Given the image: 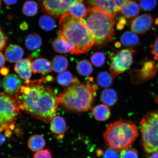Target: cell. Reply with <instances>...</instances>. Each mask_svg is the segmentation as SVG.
<instances>
[{
    "label": "cell",
    "mask_w": 158,
    "mask_h": 158,
    "mask_svg": "<svg viewBox=\"0 0 158 158\" xmlns=\"http://www.w3.org/2000/svg\"><path fill=\"white\" fill-rule=\"evenodd\" d=\"M1 81H0V87H1Z\"/></svg>",
    "instance_id": "c3c4849f"
},
{
    "label": "cell",
    "mask_w": 158,
    "mask_h": 158,
    "mask_svg": "<svg viewBox=\"0 0 158 158\" xmlns=\"http://www.w3.org/2000/svg\"><path fill=\"white\" fill-rule=\"evenodd\" d=\"M86 9L82 2H77L70 6L69 13L73 16L81 19L85 14Z\"/></svg>",
    "instance_id": "484cf974"
},
{
    "label": "cell",
    "mask_w": 158,
    "mask_h": 158,
    "mask_svg": "<svg viewBox=\"0 0 158 158\" xmlns=\"http://www.w3.org/2000/svg\"><path fill=\"white\" fill-rule=\"evenodd\" d=\"M52 78L48 76L30 80L21 86L14 96L19 110L45 123L51 121L56 116L59 100L53 89L44 83Z\"/></svg>",
    "instance_id": "6da1fadb"
},
{
    "label": "cell",
    "mask_w": 158,
    "mask_h": 158,
    "mask_svg": "<svg viewBox=\"0 0 158 158\" xmlns=\"http://www.w3.org/2000/svg\"><path fill=\"white\" fill-rule=\"evenodd\" d=\"M31 70L34 73H38L47 74L52 72V64L47 59L40 58L36 59L31 63Z\"/></svg>",
    "instance_id": "5bb4252c"
},
{
    "label": "cell",
    "mask_w": 158,
    "mask_h": 158,
    "mask_svg": "<svg viewBox=\"0 0 158 158\" xmlns=\"http://www.w3.org/2000/svg\"><path fill=\"white\" fill-rule=\"evenodd\" d=\"M12 135L11 130L7 129L5 130V136L6 138H10Z\"/></svg>",
    "instance_id": "b9f144b4"
},
{
    "label": "cell",
    "mask_w": 158,
    "mask_h": 158,
    "mask_svg": "<svg viewBox=\"0 0 158 158\" xmlns=\"http://www.w3.org/2000/svg\"><path fill=\"white\" fill-rule=\"evenodd\" d=\"M1 0H0V9H1Z\"/></svg>",
    "instance_id": "7dc6e473"
},
{
    "label": "cell",
    "mask_w": 158,
    "mask_h": 158,
    "mask_svg": "<svg viewBox=\"0 0 158 158\" xmlns=\"http://www.w3.org/2000/svg\"><path fill=\"white\" fill-rule=\"evenodd\" d=\"M111 74L106 72H102L98 76V83L102 87L108 88L111 86L113 80Z\"/></svg>",
    "instance_id": "f546056e"
},
{
    "label": "cell",
    "mask_w": 158,
    "mask_h": 158,
    "mask_svg": "<svg viewBox=\"0 0 158 158\" xmlns=\"http://www.w3.org/2000/svg\"><path fill=\"white\" fill-rule=\"evenodd\" d=\"M142 133L141 143L148 154L158 151V110L144 116L140 123Z\"/></svg>",
    "instance_id": "8992f818"
},
{
    "label": "cell",
    "mask_w": 158,
    "mask_h": 158,
    "mask_svg": "<svg viewBox=\"0 0 158 158\" xmlns=\"http://www.w3.org/2000/svg\"><path fill=\"white\" fill-rule=\"evenodd\" d=\"M76 70L78 73L82 76H89L92 73V64L87 60H82L77 64Z\"/></svg>",
    "instance_id": "d4e9b609"
},
{
    "label": "cell",
    "mask_w": 158,
    "mask_h": 158,
    "mask_svg": "<svg viewBox=\"0 0 158 158\" xmlns=\"http://www.w3.org/2000/svg\"><path fill=\"white\" fill-rule=\"evenodd\" d=\"M157 4V0H141L139 3L141 9L147 11L153 9Z\"/></svg>",
    "instance_id": "1f68e13d"
},
{
    "label": "cell",
    "mask_w": 158,
    "mask_h": 158,
    "mask_svg": "<svg viewBox=\"0 0 158 158\" xmlns=\"http://www.w3.org/2000/svg\"><path fill=\"white\" fill-rule=\"evenodd\" d=\"M4 2L7 6H11L15 5L17 3L18 0H3Z\"/></svg>",
    "instance_id": "74e56055"
},
{
    "label": "cell",
    "mask_w": 158,
    "mask_h": 158,
    "mask_svg": "<svg viewBox=\"0 0 158 158\" xmlns=\"http://www.w3.org/2000/svg\"><path fill=\"white\" fill-rule=\"evenodd\" d=\"M39 24L40 28L45 31H50L56 27L54 19L47 15H43L40 18Z\"/></svg>",
    "instance_id": "4316f807"
},
{
    "label": "cell",
    "mask_w": 158,
    "mask_h": 158,
    "mask_svg": "<svg viewBox=\"0 0 158 158\" xmlns=\"http://www.w3.org/2000/svg\"><path fill=\"white\" fill-rule=\"evenodd\" d=\"M120 11L126 19H130L137 16L139 13L140 8L135 2L128 1L122 6Z\"/></svg>",
    "instance_id": "e0dca14e"
},
{
    "label": "cell",
    "mask_w": 158,
    "mask_h": 158,
    "mask_svg": "<svg viewBox=\"0 0 158 158\" xmlns=\"http://www.w3.org/2000/svg\"><path fill=\"white\" fill-rule=\"evenodd\" d=\"M5 58L2 53L0 52V68H2L5 64Z\"/></svg>",
    "instance_id": "ab89813d"
},
{
    "label": "cell",
    "mask_w": 158,
    "mask_h": 158,
    "mask_svg": "<svg viewBox=\"0 0 158 158\" xmlns=\"http://www.w3.org/2000/svg\"><path fill=\"white\" fill-rule=\"evenodd\" d=\"M151 53L154 55V59L158 61V48L152 49Z\"/></svg>",
    "instance_id": "f35d334b"
},
{
    "label": "cell",
    "mask_w": 158,
    "mask_h": 158,
    "mask_svg": "<svg viewBox=\"0 0 158 158\" xmlns=\"http://www.w3.org/2000/svg\"><path fill=\"white\" fill-rule=\"evenodd\" d=\"M6 141L5 136L1 134H0V146L1 145L5 143Z\"/></svg>",
    "instance_id": "ee69618b"
},
{
    "label": "cell",
    "mask_w": 158,
    "mask_h": 158,
    "mask_svg": "<svg viewBox=\"0 0 158 158\" xmlns=\"http://www.w3.org/2000/svg\"><path fill=\"white\" fill-rule=\"evenodd\" d=\"M126 24V20L125 18H120L117 24V28L118 29L122 30Z\"/></svg>",
    "instance_id": "8d00e7d4"
},
{
    "label": "cell",
    "mask_w": 158,
    "mask_h": 158,
    "mask_svg": "<svg viewBox=\"0 0 158 158\" xmlns=\"http://www.w3.org/2000/svg\"><path fill=\"white\" fill-rule=\"evenodd\" d=\"M129 0H88L90 5L115 15Z\"/></svg>",
    "instance_id": "30bf717a"
},
{
    "label": "cell",
    "mask_w": 158,
    "mask_h": 158,
    "mask_svg": "<svg viewBox=\"0 0 158 158\" xmlns=\"http://www.w3.org/2000/svg\"><path fill=\"white\" fill-rule=\"evenodd\" d=\"M97 85L80 81L73 84L59 94V104L67 111L82 113L92 108Z\"/></svg>",
    "instance_id": "3957f363"
},
{
    "label": "cell",
    "mask_w": 158,
    "mask_h": 158,
    "mask_svg": "<svg viewBox=\"0 0 158 158\" xmlns=\"http://www.w3.org/2000/svg\"><path fill=\"white\" fill-rule=\"evenodd\" d=\"M59 26L58 35L73 46L74 49L71 54L85 53L95 44L92 33L80 19L73 16L69 13L61 17Z\"/></svg>",
    "instance_id": "7a4b0ae2"
},
{
    "label": "cell",
    "mask_w": 158,
    "mask_h": 158,
    "mask_svg": "<svg viewBox=\"0 0 158 158\" xmlns=\"http://www.w3.org/2000/svg\"><path fill=\"white\" fill-rule=\"evenodd\" d=\"M120 158H138L137 150L133 148H127L121 151Z\"/></svg>",
    "instance_id": "d6a6232c"
},
{
    "label": "cell",
    "mask_w": 158,
    "mask_h": 158,
    "mask_svg": "<svg viewBox=\"0 0 158 158\" xmlns=\"http://www.w3.org/2000/svg\"><path fill=\"white\" fill-rule=\"evenodd\" d=\"M135 51L132 48L122 49L111 57L110 72L113 78L117 77L130 68L133 62Z\"/></svg>",
    "instance_id": "ba28073f"
},
{
    "label": "cell",
    "mask_w": 158,
    "mask_h": 158,
    "mask_svg": "<svg viewBox=\"0 0 158 158\" xmlns=\"http://www.w3.org/2000/svg\"><path fill=\"white\" fill-rule=\"evenodd\" d=\"M33 158H52L50 151L48 149L41 150L35 153Z\"/></svg>",
    "instance_id": "836d02e7"
},
{
    "label": "cell",
    "mask_w": 158,
    "mask_h": 158,
    "mask_svg": "<svg viewBox=\"0 0 158 158\" xmlns=\"http://www.w3.org/2000/svg\"><path fill=\"white\" fill-rule=\"evenodd\" d=\"M23 54V51L21 47L17 45H11L6 49L5 57L9 62L15 63L21 60Z\"/></svg>",
    "instance_id": "2e32d148"
},
{
    "label": "cell",
    "mask_w": 158,
    "mask_h": 158,
    "mask_svg": "<svg viewBox=\"0 0 158 158\" xmlns=\"http://www.w3.org/2000/svg\"><path fill=\"white\" fill-rule=\"evenodd\" d=\"M120 42L123 46L132 48L139 43V39L138 35L133 31H126L122 35L120 39Z\"/></svg>",
    "instance_id": "d6986e66"
},
{
    "label": "cell",
    "mask_w": 158,
    "mask_h": 158,
    "mask_svg": "<svg viewBox=\"0 0 158 158\" xmlns=\"http://www.w3.org/2000/svg\"><path fill=\"white\" fill-rule=\"evenodd\" d=\"M93 113L95 119L100 121L108 120L111 114L110 108L103 104L96 106L93 110Z\"/></svg>",
    "instance_id": "ffe728a7"
},
{
    "label": "cell",
    "mask_w": 158,
    "mask_h": 158,
    "mask_svg": "<svg viewBox=\"0 0 158 158\" xmlns=\"http://www.w3.org/2000/svg\"><path fill=\"white\" fill-rule=\"evenodd\" d=\"M104 158H120L117 151L109 148L106 150L104 154Z\"/></svg>",
    "instance_id": "e575fe53"
},
{
    "label": "cell",
    "mask_w": 158,
    "mask_h": 158,
    "mask_svg": "<svg viewBox=\"0 0 158 158\" xmlns=\"http://www.w3.org/2000/svg\"><path fill=\"white\" fill-rule=\"evenodd\" d=\"M50 129L56 135H62L66 131V122L64 118L60 116H55L51 120Z\"/></svg>",
    "instance_id": "ac0fdd59"
},
{
    "label": "cell",
    "mask_w": 158,
    "mask_h": 158,
    "mask_svg": "<svg viewBox=\"0 0 158 158\" xmlns=\"http://www.w3.org/2000/svg\"><path fill=\"white\" fill-rule=\"evenodd\" d=\"M152 49L156 48H158V38L156 40L153 44L151 46Z\"/></svg>",
    "instance_id": "f6af8a7d"
},
{
    "label": "cell",
    "mask_w": 158,
    "mask_h": 158,
    "mask_svg": "<svg viewBox=\"0 0 158 158\" xmlns=\"http://www.w3.org/2000/svg\"><path fill=\"white\" fill-rule=\"evenodd\" d=\"M117 99V94L112 89H105L101 94V100L104 104L108 106H114Z\"/></svg>",
    "instance_id": "603a6c76"
},
{
    "label": "cell",
    "mask_w": 158,
    "mask_h": 158,
    "mask_svg": "<svg viewBox=\"0 0 158 158\" xmlns=\"http://www.w3.org/2000/svg\"><path fill=\"white\" fill-rule=\"evenodd\" d=\"M148 158H158V151L153 153L152 155Z\"/></svg>",
    "instance_id": "bcb514c9"
},
{
    "label": "cell",
    "mask_w": 158,
    "mask_h": 158,
    "mask_svg": "<svg viewBox=\"0 0 158 158\" xmlns=\"http://www.w3.org/2000/svg\"><path fill=\"white\" fill-rule=\"evenodd\" d=\"M92 64L94 66L100 68L103 65L105 62V55L103 52H96L92 55L90 58Z\"/></svg>",
    "instance_id": "4dcf8cb0"
},
{
    "label": "cell",
    "mask_w": 158,
    "mask_h": 158,
    "mask_svg": "<svg viewBox=\"0 0 158 158\" xmlns=\"http://www.w3.org/2000/svg\"><path fill=\"white\" fill-rule=\"evenodd\" d=\"M7 41V37L0 27V50L5 48Z\"/></svg>",
    "instance_id": "d590c367"
},
{
    "label": "cell",
    "mask_w": 158,
    "mask_h": 158,
    "mask_svg": "<svg viewBox=\"0 0 158 158\" xmlns=\"http://www.w3.org/2000/svg\"><path fill=\"white\" fill-rule=\"evenodd\" d=\"M51 64L54 72L60 73L68 69L69 62L66 57L62 55H57L53 58Z\"/></svg>",
    "instance_id": "cb8c5ba5"
},
{
    "label": "cell",
    "mask_w": 158,
    "mask_h": 158,
    "mask_svg": "<svg viewBox=\"0 0 158 158\" xmlns=\"http://www.w3.org/2000/svg\"><path fill=\"white\" fill-rule=\"evenodd\" d=\"M9 71L8 69L3 67V68H2L0 70V73L3 76H6L9 73Z\"/></svg>",
    "instance_id": "60d3db41"
},
{
    "label": "cell",
    "mask_w": 158,
    "mask_h": 158,
    "mask_svg": "<svg viewBox=\"0 0 158 158\" xmlns=\"http://www.w3.org/2000/svg\"><path fill=\"white\" fill-rule=\"evenodd\" d=\"M154 22L153 17L151 15H143L132 21L130 28L135 33L143 34L151 29Z\"/></svg>",
    "instance_id": "8fae6325"
},
{
    "label": "cell",
    "mask_w": 158,
    "mask_h": 158,
    "mask_svg": "<svg viewBox=\"0 0 158 158\" xmlns=\"http://www.w3.org/2000/svg\"><path fill=\"white\" fill-rule=\"evenodd\" d=\"M45 145L44 138L38 134L31 136L27 142L29 149L33 152H37L42 150Z\"/></svg>",
    "instance_id": "44dd1931"
},
{
    "label": "cell",
    "mask_w": 158,
    "mask_h": 158,
    "mask_svg": "<svg viewBox=\"0 0 158 158\" xmlns=\"http://www.w3.org/2000/svg\"><path fill=\"white\" fill-rule=\"evenodd\" d=\"M52 45L56 52L61 54L70 53L71 54L74 49L73 46L72 44L59 35L53 41Z\"/></svg>",
    "instance_id": "9a60e30c"
},
{
    "label": "cell",
    "mask_w": 158,
    "mask_h": 158,
    "mask_svg": "<svg viewBox=\"0 0 158 158\" xmlns=\"http://www.w3.org/2000/svg\"><path fill=\"white\" fill-rule=\"evenodd\" d=\"M28 25L27 24V23H23L20 25V28L22 30H26L27 28H28Z\"/></svg>",
    "instance_id": "7bdbcfd3"
},
{
    "label": "cell",
    "mask_w": 158,
    "mask_h": 158,
    "mask_svg": "<svg viewBox=\"0 0 158 158\" xmlns=\"http://www.w3.org/2000/svg\"><path fill=\"white\" fill-rule=\"evenodd\" d=\"M83 0H40L43 10L49 15L59 17L69 13L73 4Z\"/></svg>",
    "instance_id": "9c48e42d"
},
{
    "label": "cell",
    "mask_w": 158,
    "mask_h": 158,
    "mask_svg": "<svg viewBox=\"0 0 158 158\" xmlns=\"http://www.w3.org/2000/svg\"><path fill=\"white\" fill-rule=\"evenodd\" d=\"M115 15L96 7H89L80 19L94 37L95 44L102 46L113 40Z\"/></svg>",
    "instance_id": "277c9868"
},
{
    "label": "cell",
    "mask_w": 158,
    "mask_h": 158,
    "mask_svg": "<svg viewBox=\"0 0 158 158\" xmlns=\"http://www.w3.org/2000/svg\"><path fill=\"white\" fill-rule=\"evenodd\" d=\"M21 85L20 79L16 75L14 74L6 76L2 81V86L5 92L11 95L16 94Z\"/></svg>",
    "instance_id": "4fadbf2b"
},
{
    "label": "cell",
    "mask_w": 158,
    "mask_h": 158,
    "mask_svg": "<svg viewBox=\"0 0 158 158\" xmlns=\"http://www.w3.org/2000/svg\"><path fill=\"white\" fill-rule=\"evenodd\" d=\"M138 135L137 127L133 122L120 120L109 125L103 137L109 148L121 151L131 146Z\"/></svg>",
    "instance_id": "5b68a950"
},
{
    "label": "cell",
    "mask_w": 158,
    "mask_h": 158,
    "mask_svg": "<svg viewBox=\"0 0 158 158\" xmlns=\"http://www.w3.org/2000/svg\"><path fill=\"white\" fill-rule=\"evenodd\" d=\"M136 1H141V0H136Z\"/></svg>",
    "instance_id": "681fc988"
},
{
    "label": "cell",
    "mask_w": 158,
    "mask_h": 158,
    "mask_svg": "<svg viewBox=\"0 0 158 158\" xmlns=\"http://www.w3.org/2000/svg\"><path fill=\"white\" fill-rule=\"evenodd\" d=\"M19 110L14 96L5 92L0 94V132L15 129L14 122L20 114Z\"/></svg>",
    "instance_id": "52a82bcc"
},
{
    "label": "cell",
    "mask_w": 158,
    "mask_h": 158,
    "mask_svg": "<svg viewBox=\"0 0 158 158\" xmlns=\"http://www.w3.org/2000/svg\"><path fill=\"white\" fill-rule=\"evenodd\" d=\"M22 11L23 14L27 16H33L38 13V5L34 1H27L23 5Z\"/></svg>",
    "instance_id": "f1b7e54d"
},
{
    "label": "cell",
    "mask_w": 158,
    "mask_h": 158,
    "mask_svg": "<svg viewBox=\"0 0 158 158\" xmlns=\"http://www.w3.org/2000/svg\"><path fill=\"white\" fill-rule=\"evenodd\" d=\"M42 39L37 33H30L27 37L25 40L26 46L30 51H34L38 49L42 45Z\"/></svg>",
    "instance_id": "7402d4cb"
},
{
    "label": "cell",
    "mask_w": 158,
    "mask_h": 158,
    "mask_svg": "<svg viewBox=\"0 0 158 158\" xmlns=\"http://www.w3.org/2000/svg\"><path fill=\"white\" fill-rule=\"evenodd\" d=\"M32 57L29 56L26 59H21L16 64L15 70L20 77L25 81L27 83L31 78L32 70L31 69Z\"/></svg>",
    "instance_id": "7c38bea8"
},
{
    "label": "cell",
    "mask_w": 158,
    "mask_h": 158,
    "mask_svg": "<svg viewBox=\"0 0 158 158\" xmlns=\"http://www.w3.org/2000/svg\"><path fill=\"white\" fill-rule=\"evenodd\" d=\"M74 79L70 72L68 71H64L59 73L57 77V81L60 85L68 87L73 84Z\"/></svg>",
    "instance_id": "83f0119b"
}]
</instances>
